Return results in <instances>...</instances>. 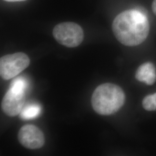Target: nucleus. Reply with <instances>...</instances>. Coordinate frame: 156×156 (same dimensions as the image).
<instances>
[{
	"mask_svg": "<svg viewBox=\"0 0 156 156\" xmlns=\"http://www.w3.org/2000/svg\"><path fill=\"white\" fill-rule=\"evenodd\" d=\"M149 23L145 14L138 10L126 11L117 15L112 24V30L117 40L123 45L134 46L147 38Z\"/></svg>",
	"mask_w": 156,
	"mask_h": 156,
	"instance_id": "nucleus-1",
	"label": "nucleus"
},
{
	"mask_svg": "<svg viewBox=\"0 0 156 156\" xmlns=\"http://www.w3.org/2000/svg\"><path fill=\"white\" fill-rule=\"evenodd\" d=\"M124 93L115 84L104 83L98 86L91 97V105L101 115H111L118 111L125 102Z\"/></svg>",
	"mask_w": 156,
	"mask_h": 156,
	"instance_id": "nucleus-2",
	"label": "nucleus"
},
{
	"mask_svg": "<svg viewBox=\"0 0 156 156\" xmlns=\"http://www.w3.org/2000/svg\"><path fill=\"white\" fill-rule=\"evenodd\" d=\"M53 34L56 41L68 48H75L82 42L84 38L83 29L78 24L65 22L56 25Z\"/></svg>",
	"mask_w": 156,
	"mask_h": 156,
	"instance_id": "nucleus-3",
	"label": "nucleus"
},
{
	"mask_svg": "<svg viewBox=\"0 0 156 156\" xmlns=\"http://www.w3.org/2000/svg\"><path fill=\"white\" fill-rule=\"evenodd\" d=\"M30 62L27 55L22 52L1 57L0 75L5 80L15 78L28 67Z\"/></svg>",
	"mask_w": 156,
	"mask_h": 156,
	"instance_id": "nucleus-4",
	"label": "nucleus"
},
{
	"mask_svg": "<svg viewBox=\"0 0 156 156\" xmlns=\"http://www.w3.org/2000/svg\"><path fill=\"white\" fill-rule=\"evenodd\" d=\"M18 140L29 149H38L45 144V136L41 130L34 125H25L19 131Z\"/></svg>",
	"mask_w": 156,
	"mask_h": 156,
	"instance_id": "nucleus-5",
	"label": "nucleus"
},
{
	"mask_svg": "<svg viewBox=\"0 0 156 156\" xmlns=\"http://www.w3.org/2000/svg\"><path fill=\"white\" fill-rule=\"evenodd\" d=\"M25 95L8 90L1 104L2 109L6 115L14 117L20 113L24 105Z\"/></svg>",
	"mask_w": 156,
	"mask_h": 156,
	"instance_id": "nucleus-6",
	"label": "nucleus"
},
{
	"mask_svg": "<svg viewBox=\"0 0 156 156\" xmlns=\"http://www.w3.org/2000/svg\"><path fill=\"white\" fill-rule=\"evenodd\" d=\"M136 79L141 82L152 85L156 81V69L151 62H145L137 69L135 74Z\"/></svg>",
	"mask_w": 156,
	"mask_h": 156,
	"instance_id": "nucleus-7",
	"label": "nucleus"
},
{
	"mask_svg": "<svg viewBox=\"0 0 156 156\" xmlns=\"http://www.w3.org/2000/svg\"><path fill=\"white\" fill-rule=\"evenodd\" d=\"M41 112V106L38 104H30L23 108L20 117L23 120H30L38 117Z\"/></svg>",
	"mask_w": 156,
	"mask_h": 156,
	"instance_id": "nucleus-8",
	"label": "nucleus"
},
{
	"mask_svg": "<svg viewBox=\"0 0 156 156\" xmlns=\"http://www.w3.org/2000/svg\"><path fill=\"white\" fill-rule=\"evenodd\" d=\"M28 80L23 76H19L11 82L9 90L17 93L25 94L28 88Z\"/></svg>",
	"mask_w": 156,
	"mask_h": 156,
	"instance_id": "nucleus-9",
	"label": "nucleus"
},
{
	"mask_svg": "<svg viewBox=\"0 0 156 156\" xmlns=\"http://www.w3.org/2000/svg\"><path fill=\"white\" fill-rule=\"evenodd\" d=\"M142 105L147 111H156V93L147 95L142 101Z\"/></svg>",
	"mask_w": 156,
	"mask_h": 156,
	"instance_id": "nucleus-10",
	"label": "nucleus"
},
{
	"mask_svg": "<svg viewBox=\"0 0 156 156\" xmlns=\"http://www.w3.org/2000/svg\"><path fill=\"white\" fill-rule=\"evenodd\" d=\"M152 9L154 13L156 15V0H154L152 4Z\"/></svg>",
	"mask_w": 156,
	"mask_h": 156,
	"instance_id": "nucleus-11",
	"label": "nucleus"
},
{
	"mask_svg": "<svg viewBox=\"0 0 156 156\" xmlns=\"http://www.w3.org/2000/svg\"><path fill=\"white\" fill-rule=\"evenodd\" d=\"M8 2H18V1H23L25 0H4Z\"/></svg>",
	"mask_w": 156,
	"mask_h": 156,
	"instance_id": "nucleus-12",
	"label": "nucleus"
}]
</instances>
